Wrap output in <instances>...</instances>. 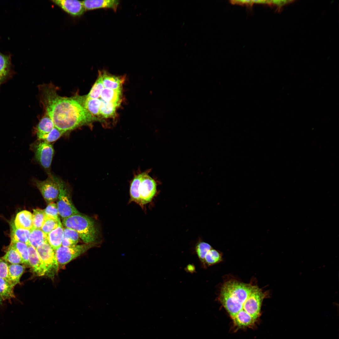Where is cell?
<instances>
[{
	"label": "cell",
	"mask_w": 339,
	"mask_h": 339,
	"mask_svg": "<svg viewBox=\"0 0 339 339\" xmlns=\"http://www.w3.org/2000/svg\"><path fill=\"white\" fill-rule=\"evenodd\" d=\"M64 133L55 126L50 132L40 136L37 139L38 140H43L51 143L57 140Z\"/></svg>",
	"instance_id": "4dcf8cb0"
},
{
	"label": "cell",
	"mask_w": 339,
	"mask_h": 339,
	"mask_svg": "<svg viewBox=\"0 0 339 339\" xmlns=\"http://www.w3.org/2000/svg\"><path fill=\"white\" fill-rule=\"evenodd\" d=\"M48 175L47 178L45 180H40L34 179L33 181L46 201L49 203L57 199L60 179L51 173Z\"/></svg>",
	"instance_id": "5b68a950"
},
{
	"label": "cell",
	"mask_w": 339,
	"mask_h": 339,
	"mask_svg": "<svg viewBox=\"0 0 339 339\" xmlns=\"http://www.w3.org/2000/svg\"><path fill=\"white\" fill-rule=\"evenodd\" d=\"M63 229L64 228L61 224L47 235V242L55 251L62 246L63 236Z\"/></svg>",
	"instance_id": "9a60e30c"
},
{
	"label": "cell",
	"mask_w": 339,
	"mask_h": 339,
	"mask_svg": "<svg viewBox=\"0 0 339 339\" xmlns=\"http://www.w3.org/2000/svg\"><path fill=\"white\" fill-rule=\"evenodd\" d=\"M52 1L66 12L74 16H80L85 9L82 2L74 0H54Z\"/></svg>",
	"instance_id": "9c48e42d"
},
{
	"label": "cell",
	"mask_w": 339,
	"mask_h": 339,
	"mask_svg": "<svg viewBox=\"0 0 339 339\" xmlns=\"http://www.w3.org/2000/svg\"><path fill=\"white\" fill-rule=\"evenodd\" d=\"M44 211L46 217L60 220L57 204L54 202L49 203Z\"/></svg>",
	"instance_id": "836d02e7"
},
{
	"label": "cell",
	"mask_w": 339,
	"mask_h": 339,
	"mask_svg": "<svg viewBox=\"0 0 339 339\" xmlns=\"http://www.w3.org/2000/svg\"><path fill=\"white\" fill-rule=\"evenodd\" d=\"M11 241L21 242L28 245L31 230L17 228L13 222L11 224Z\"/></svg>",
	"instance_id": "44dd1931"
},
{
	"label": "cell",
	"mask_w": 339,
	"mask_h": 339,
	"mask_svg": "<svg viewBox=\"0 0 339 339\" xmlns=\"http://www.w3.org/2000/svg\"><path fill=\"white\" fill-rule=\"evenodd\" d=\"M63 237L67 239L75 245L78 242L79 237L78 233L75 230L65 228L63 229Z\"/></svg>",
	"instance_id": "e575fe53"
},
{
	"label": "cell",
	"mask_w": 339,
	"mask_h": 339,
	"mask_svg": "<svg viewBox=\"0 0 339 339\" xmlns=\"http://www.w3.org/2000/svg\"><path fill=\"white\" fill-rule=\"evenodd\" d=\"M45 218L44 210L39 208L33 209L32 214V228L41 229Z\"/></svg>",
	"instance_id": "f546056e"
},
{
	"label": "cell",
	"mask_w": 339,
	"mask_h": 339,
	"mask_svg": "<svg viewBox=\"0 0 339 339\" xmlns=\"http://www.w3.org/2000/svg\"><path fill=\"white\" fill-rule=\"evenodd\" d=\"M14 224L17 228L31 230L33 228L32 214L27 210L19 212L16 215Z\"/></svg>",
	"instance_id": "5bb4252c"
},
{
	"label": "cell",
	"mask_w": 339,
	"mask_h": 339,
	"mask_svg": "<svg viewBox=\"0 0 339 339\" xmlns=\"http://www.w3.org/2000/svg\"><path fill=\"white\" fill-rule=\"evenodd\" d=\"M104 87L100 78H98L93 85L88 94L86 95L87 97L92 99H99L102 89Z\"/></svg>",
	"instance_id": "d6a6232c"
},
{
	"label": "cell",
	"mask_w": 339,
	"mask_h": 339,
	"mask_svg": "<svg viewBox=\"0 0 339 339\" xmlns=\"http://www.w3.org/2000/svg\"><path fill=\"white\" fill-rule=\"evenodd\" d=\"M212 248L209 244L203 242L199 243L196 246V254L200 261L201 266L203 268L205 256L207 253Z\"/></svg>",
	"instance_id": "f1b7e54d"
},
{
	"label": "cell",
	"mask_w": 339,
	"mask_h": 339,
	"mask_svg": "<svg viewBox=\"0 0 339 339\" xmlns=\"http://www.w3.org/2000/svg\"><path fill=\"white\" fill-rule=\"evenodd\" d=\"M34 153L35 160L46 171L48 174L54 153L52 145L42 140H37L30 145Z\"/></svg>",
	"instance_id": "3957f363"
},
{
	"label": "cell",
	"mask_w": 339,
	"mask_h": 339,
	"mask_svg": "<svg viewBox=\"0 0 339 339\" xmlns=\"http://www.w3.org/2000/svg\"><path fill=\"white\" fill-rule=\"evenodd\" d=\"M39 88L45 113L51 119L55 126L64 133L97 120L85 108L83 95L61 96L51 83L40 85Z\"/></svg>",
	"instance_id": "6da1fadb"
},
{
	"label": "cell",
	"mask_w": 339,
	"mask_h": 339,
	"mask_svg": "<svg viewBox=\"0 0 339 339\" xmlns=\"http://www.w3.org/2000/svg\"><path fill=\"white\" fill-rule=\"evenodd\" d=\"M13 73L11 56L0 52V86L9 79Z\"/></svg>",
	"instance_id": "7c38bea8"
},
{
	"label": "cell",
	"mask_w": 339,
	"mask_h": 339,
	"mask_svg": "<svg viewBox=\"0 0 339 339\" xmlns=\"http://www.w3.org/2000/svg\"><path fill=\"white\" fill-rule=\"evenodd\" d=\"M29 266L32 271L37 276H42L46 275L45 267L40 258L36 249L28 245Z\"/></svg>",
	"instance_id": "30bf717a"
},
{
	"label": "cell",
	"mask_w": 339,
	"mask_h": 339,
	"mask_svg": "<svg viewBox=\"0 0 339 339\" xmlns=\"http://www.w3.org/2000/svg\"><path fill=\"white\" fill-rule=\"evenodd\" d=\"M84 104L85 108L89 112L97 119L96 116L100 115V108L101 100L100 99H92L84 95Z\"/></svg>",
	"instance_id": "603a6c76"
},
{
	"label": "cell",
	"mask_w": 339,
	"mask_h": 339,
	"mask_svg": "<svg viewBox=\"0 0 339 339\" xmlns=\"http://www.w3.org/2000/svg\"><path fill=\"white\" fill-rule=\"evenodd\" d=\"M66 228L76 231L85 244L94 242L96 231L93 221L81 213L71 216L62 220Z\"/></svg>",
	"instance_id": "7a4b0ae2"
},
{
	"label": "cell",
	"mask_w": 339,
	"mask_h": 339,
	"mask_svg": "<svg viewBox=\"0 0 339 339\" xmlns=\"http://www.w3.org/2000/svg\"><path fill=\"white\" fill-rule=\"evenodd\" d=\"M9 265L7 261L0 258V277L8 281Z\"/></svg>",
	"instance_id": "d590c367"
},
{
	"label": "cell",
	"mask_w": 339,
	"mask_h": 339,
	"mask_svg": "<svg viewBox=\"0 0 339 339\" xmlns=\"http://www.w3.org/2000/svg\"><path fill=\"white\" fill-rule=\"evenodd\" d=\"M3 301V300L2 299L1 297L0 296V304H2Z\"/></svg>",
	"instance_id": "f35d334b"
},
{
	"label": "cell",
	"mask_w": 339,
	"mask_h": 339,
	"mask_svg": "<svg viewBox=\"0 0 339 339\" xmlns=\"http://www.w3.org/2000/svg\"><path fill=\"white\" fill-rule=\"evenodd\" d=\"M233 319L235 326L239 328L251 326L256 320L243 310L239 312Z\"/></svg>",
	"instance_id": "7402d4cb"
},
{
	"label": "cell",
	"mask_w": 339,
	"mask_h": 339,
	"mask_svg": "<svg viewBox=\"0 0 339 339\" xmlns=\"http://www.w3.org/2000/svg\"><path fill=\"white\" fill-rule=\"evenodd\" d=\"M25 269V266L20 264L9 265L8 282L13 287L20 283V280Z\"/></svg>",
	"instance_id": "e0dca14e"
},
{
	"label": "cell",
	"mask_w": 339,
	"mask_h": 339,
	"mask_svg": "<svg viewBox=\"0 0 339 339\" xmlns=\"http://www.w3.org/2000/svg\"><path fill=\"white\" fill-rule=\"evenodd\" d=\"M10 246L18 252L23 260V264L29 266L28 245L21 242L11 241Z\"/></svg>",
	"instance_id": "d4e9b609"
},
{
	"label": "cell",
	"mask_w": 339,
	"mask_h": 339,
	"mask_svg": "<svg viewBox=\"0 0 339 339\" xmlns=\"http://www.w3.org/2000/svg\"><path fill=\"white\" fill-rule=\"evenodd\" d=\"M55 127L50 117L46 113L39 121L35 128L37 138L50 132Z\"/></svg>",
	"instance_id": "ac0fdd59"
},
{
	"label": "cell",
	"mask_w": 339,
	"mask_h": 339,
	"mask_svg": "<svg viewBox=\"0 0 339 339\" xmlns=\"http://www.w3.org/2000/svg\"><path fill=\"white\" fill-rule=\"evenodd\" d=\"M14 288L8 281L0 277V296L3 301L15 297Z\"/></svg>",
	"instance_id": "cb8c5ba5"
},
{
	"label": "cell",
	"mask_w": 339,
	"mask_h": 339,
	"mask_svg": "<svg viewBox=\"0 0 339 339\" xmlns=\"http://www.w3.org/2000/svg\"><path fill=\"white\" fill-rule=\"evenodd\" d=\"M59 185V192L57 205L59 215L62 219L79 213L71 200L65 183L61 179Z\"/></svg>",
	"instance_id": "52a82bcc"
},
{
	"label": "cell",
	"mask_w": 339,
	"mask_h": 339,
	"mask_svg": "<svg viewBox=\"0 0 339 339\" xmlns=\"http://www.w3.org/2000/svg\"><path fill=\"white\" fill-rule=\"evenodd\" d=\"M98 244V243L94 242L80 245H76L70 247L61 246L55 251L58 264L62 265L66 264L90 249L97 246Z\"/></svg>",
	"instance_id": "8992f818"
},
{
	"label": "cell",
	"mask_w": 339,
	"mask_h": 339,
	"mask_svg": "<svg viewBox=\"0 0 339 339\" xmlns=\"http://www.w3.org/2000/svg\"><path fill=\"white\" fill-rule=\"evenodd\" d=\"M222 253L213 248L206 254L204 259V268L220 262L222 260Z\"/></svg>",
	"instance_id": "4316f807"
},
{
	"label": "cell",
	"mask_w": 339,
	"mask_h": 339,
	"mask_svg": "<svg viewBox=\"0 0 339 339\" xmlns=\"http://www.w3.org/2000/svg\"><path fill=\"white\" fill-rule=\"evenodd\" d=\"M121 90H113L104 87L102 90L99 98L107 102L120 105L122 97Z\"/></svg>",
	"instance_id": "2e32d148"
},
{
	"label": "cell",
	"mask_w": 339,
	"mask_h": 339,
	"mask_svg": "<svg viewBox=\"0 0 339 339\" xmlns=\"http://www.w3.org/2000/svg\"><path fill=\"white\" fill-rule=\"evenodd\" d=\"M185 269L186 271L191 273H193L196 272L195 267L193 264H188Z\"/></svg>",
	"instance_id": "74e56055"
},
{
	"label": "cell",
	"mask_w": 339,
	"mask_h": 339,
	"mask_svg": "<svg viewBox=\"0 0 339 339\" xmlns=\"http://www.w3.org/2000/svg\"><path fill=\"white\" fill-rule=\"evenodd\" d=\"M98 78L104 87L113 90L121 89L124 80L123 77L112 75L105 71H100Z\"/></svg>",
	"instance_id": "8fae6325"
},
{
	"label": "cell",
	"mask_w": 339,
	"mask_h": 339,
	"mask_svg": "<svg viewBox=\"0 0 339 339\" xmlns=\"http://www.w3.org/2000/svg\"><path fill=\"white\" fill-rule=\"evenodd\" d=\"M61 224L62 223L60 220L46 217L41 229L47 235L50 232L56 228Z\"/></svg>",
	"instance_id": "1f68e13d"
},
{
	"label": "cell",
	"mask_w": 339,
	"mask_h": 339,
	"mask_svg": "<svg viewBox=\"0 0 339 339\" xmlns=\"http://www.w3.org/2000/svg\"><path fill=\"white\" fill-rule=\"evenodd\" d=\"M2 258L11 264H23V260L18 252L10 246L9 247L5 254Z\"/></svg>",
	"instance_id": "83f0119b"
},
{
	"label": "cell",
	"mask_w": 339,
	"mask_h": 339,
	"mask_svg": "<svg viewBox=\"0 0 339 339\" xmlns=\"http://www.w3.org/2000/svg\"><path fill=\"white\" fill-rule=\"evenodd\" d=\"M47 236L41 229L32 228L27 245H31L36 249L42 243L47 241Z\"/></svg>",
	"instance_id": "ffe728a7"
},
{
	"label": "cell",
	"mask_w": 339,
	"mask_h": 339,
	"mask_svg": "<svg viewBox=\"0 0 339 339\" xmlns=\"http://www.w3.org/2000/svg\"><path fill=\"white\" fill-rule=\"evenodd\" d=\"M294 1L293 0H272L271 4L276 5L279 8L282 7L286 4H287L292 2Z\"/></svg>",
	"instance_id": "8d00e7d4"
},
{
	"label": "cell",
	"mask_w": 339,
	"mask_h": 339,
	"mask_svg": "<svg viewBox=\"0 0 339 339\" xmlns=\"http://www.w3.org/2000/svg\"><path fill=\"white\" fill-rule=\"evenodd\" d=\"M143 172L136 175L132 180L130 186V201H133L141 206L139 188Z\"/></svg>",
	"instance_id": "d6986e66"
},
{
	"label": "cell",
	"mask_w": 339,
	"mask_h": 339,
	"mask_svg": "<svg viewBox=\"0 0 339 339\" xmlns=\"http://www.w3.org/2000/svg\"><path fill=\"white\" fill-rule=\"evenodd\" d=\"M156 192V183L155 181L148 173L143 172L139 188L141 206L150 202Z\"/></svg>",
	"instance_id": "ba28073f"
},
{
	"label": "cell",
	"mask_w": 339,
	"mask_h": 339,
	"mask_svg": "<svg viewBox=\"0 0 339 339\" xmlns=\"http://www.w3.org/2000/svg\"><path fill=\"white\" fill-rule=\"evenodd\" d=\"M100 100L101 102L100 108V115L105 118L113 117L115 116L116 108L119 105L112 103L106 102Z\"/></svg>",
	"instance_id": "484cf974"
},
{
	"label": "cell",
	"mask_w": 339,
	"mask_h": 339,
	"mask_svg": "<svg viewBox=\"0 0 339 339\" xmlns=\"http://www.w3.org/2000/svg\"><path fill=\"white\" fill-rule=\"evenodd\" d=\"M82 2L85 10L107 8H111L115 11L119 3V1L116 0H87Z\"/></svg>",
	"instance_id": "4fadbf2b"
},
{
	"label": "cell",
	"mask_w": 339,
	"mask_h": 339,
	"mask_svg": "<svg viewBox=\"0 0 339 339\" xmlns=\"http://www.w3.org/2000/svg\"><path fill=\"white\" fill-rule=\"evenodd\" d=\"M36 250L45 267L46 275L51 278H53L57 272L59 266L55 251L47 241L42 243Z\"/></svg>",
	"instance_id": "277c9868"
}]
</instances>
